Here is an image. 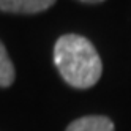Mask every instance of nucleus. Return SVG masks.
Returning a JSON list of instances; mask_svg holds the SVG:
<instances>
[{
    "label": "nucleus",
    "instance_id": "nucleus-1",
    "mask_svg": "<svg viewBox=\"0 0 131 131\" xmlns=\"http://www.w3.org/2000/svg\"><path fill=\"white\" fill-rule=\"evenodd\" d=\"M54 65L62 79L74 89H90L100 81L103 63L85 36L62 35L54 46Z\"/></svg>",
    "mask_w": 131,
    "mask_h": 131
},
{
    "label": "nucleus",
    "instance_id": "nucleus-2",
    "mask_svg": "<svg viewBox=\"0 0 131 131\" xmlns=\"http://www.w3.org/2000/svg\"><path fill=\"white\" fill-rule=\"evenodd\" d=\"M57 0H0V11L13 14H36L51 8Z\"/></svg>",
    "mask_w": 131,
    "mask_h": 131
},
{
    "label": "nucleus",
    "instance_id": "nucleus-3",
    "mask_svg": "<svg viewBox=\"0 0 131 131\" xmlns=\"http://www.w3.org/2000/svg\"><path fill=\"white\" fill-rule=\"evenodd\" d=\"M65 131H114V123L104 115H85L71 122Z\"/></svg>",
    "mask_w": 131,
    "mask_h": 131
},
{
    "label": "nucleus",
    "instance_id": "nucleus-4",
    "mask_svg": "<svg viewBox=\"0 0 131 131\" xmlns=\"http://www.w3.org/2000/svg\"><path fill=\"white\" fill-rule=\"evenodd\" d=\"M16 78V71L13 67V62L10 59V55L6 52L5 44L0 41V87H10L14 82Z\"/></svg>",
    "mask_w": 131,
    "mask_h": 131
},
{
    "label": "nucleus",
    "instance_id": "nucleus-5",
    "mask_svg": "<svg viewBox=\"0 0 131 131\" xmlns=\"http://www.w3.org/2000/svg\"><path fill=\"white\" fill-rule=\"evenodd\" d=\"M82 3H101V2H106V0H79Z\"/></svg>",
    "mask_w": 131,
    "mask_h": 131
}]
</instances>
